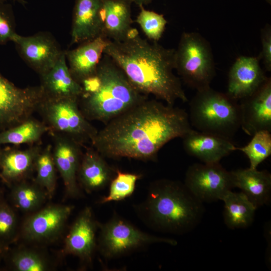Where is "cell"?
Masks as SVG:
<instances>
[{
    "label": "cell",
    "mask_w": 271,
    "mask_h": 271,
    "mask_svg": "<svg viewBox=\"0 0 271 271\" xmlns=\"http://www.w3.org/2000/svg\"><path fill=\"white\" fill-rule=\"evenodd\" d=\"M48 131L47 125L32 116L20 123L0 131V145H19L38 142Z\"/></svg>",
    "instance_id": "484cf974"
},
{
    "label": "cell",
    "mask_w": 271,
    "mask_h": 271,
    "mask_svg": "<svg viewBox=\"0 0 271 271\" xmlns=\"http://www.w3.org/2000/svg\"><path fill=\"white\" fill-rule=\"evenodd\" d=\"M237 101L210 87L197 91L189 103L190 124L198 131L231 140L241 126Z\"/></svg>",
    "instance_id": "5b68a950"
},
{
    "label": "cell",
    "mask_w": 271,
    "mask_h": 271,
    "mask_svg": "<svg viewBox=\"0 0 271 271\" xmlns=\"http://www.w3.org/2000/svg\"><path fill=\"white\" fill-rule=\"evenodd\" d=\"M4 249L5 248L0 245V255L2 254Z\"/></svg>",
    "instance_id": "74e56055"
},
{
    "label": "cell",
    "mask_w": 271,
    "mask_h": 271,
    "mask_svg": "<svg viewBox=\"0 0 271 271\" xmlns=\"http://www.w3.org/2000/svg\"><path fill=\"white\" fill-rule=\"evenodd\" d=\"M130 3H134L135 4L138 5L139 6H143L144 4H147L149 2H151L152 0H127Z\"/></svg>",
    "instance_id": "d590c367"
},
{
    "label": "cell",
    "mask_w": 271,
    "mask_h": 271,
    "mask_svg": "<svg viewBox=\"0 0 271 271\" xmlns=\"http://www.w3.org/2000/svg\"><path fill=\"white\" fill-rule=\"evenodd\" d=\"M18 35L10 5L0 2V45L13 42Z\"/></svg>",
    "instance_id": "836d02e7"
},
{
    "label": "cell",
    "mask_w": 271,
    "mask_h": 271,
    "mask_svg": "<svg viewBox=\"0 0 271 271\" xmlns=\"http://www.w3.org/2000/svg\"><path fill=\"white\" fill-rule=\"evenodd\" d=\"M241 126L252 136L261 130L271 132V79L264 82L252 94L240 99Z\"/></svg>",
    "instance_id": "5bb4252c"
},
{
    "label": "cell",
    "mask_w": 271,
    "mask_h": 271,
    "mask_svg": "<svg viewBox=\"0 0 271 271\" xmlns=\"http://www.w3.org/2000/svg\"><path fill=\"white\" fill-rule=\"evenodd\" d=\"M5 1H7V0H0V2H4ZM14 1H18L22 4L25 3V2L24 0H14Z\"/></svg>",
    "instance_id": "8d00e7d4"
},
{
    "label": "cell",
    "mask_w": 271,
    "mask_h": 271,
    "mask_svg": "<svg viewBox=\"0 0 271 271\" xmlns=\"http://www.w3.org/2000/svg\"><path fill=\"white\" fill-rule=\"evenodd\" d=\"M109 40L101 35L65 51L69 70L77 82L81 84L95 73Z\"/></svg>",
    "instance_id": "d6986e66"
},
{
    "label": "cell",
    "mask_w": 271,
    "mask_h": 271,
    "mask_svg": "<svg viewBox=\"0 0 271 271\" xmlns=\"http://www.w3.org/2000/svg\"><path fill=\"white\" fill-rule=\"evenodd\" d=\"M175 70L183 81L197 91L210 87L215 76L209 42L196 32H184L175 53Z\"/></svg>",
    "instance_id": "8992f818"
},
{
    "label": "cell",
    "mask_w": 271,
    "mask_h": 271,
    "mask_svg": "<svg viewBox=\"0 0 271 271\" xmlns=\"http://www.w3.org/2000/svg\"><path fill=\"white\" fill-rule=\"evenodd\" d=\"M17 222L14 210L6 202L0 201V245L5 248L6 243L14 236Z\"/></svg>",
    "instance_id": "d6a6232c"
},
{
    "label": "cell",
    "mask_w": 271,
    "mask_h": 271,
    "mask_svg": "<svg viewBox=\"0 0 271 271\" xmlns=\"http://www.w3.org/2000/svg\"><path fill=\"white\" fill-rule=\"evenodd\" d=\"M10 265L17 271H45L50 268L48 260L41 253L30 249H20L10 256Z\"/></svg>",
    "instance_id": "4dcf8cb0"
},
{
    "label": "cell",
    "mask_w": 271,
    "mask_h": 271,
    "mask_svg": "<svg viewBox=\"0 0 271 271\" xmlns=\"http://www.w3.org/2000/svg\"><path fill=\"white\" fill-rule=\"evenodd\" d=\"M222 201L224 202V221L228 228H243L252 224L257 208L242 192L230 191Z\"/></svg>",
    "instance_id": "d4e9b609"
},
{
    "label": "cell",
    "mask_w": 271,
    "mask_h": 271,
    "mask_svg": "<svg viewBox=\"0 0 271 271\" xmlns=\"http://www.w3.org/2000/svg\"><path fill=\"white\" fill-rule=\"evenodd\" d=\"M44 96L50 98H76L81 96V85L72 77L64 51L55 65L40 76Z\"/></svg>",
    "instance_id": "7402d4cb"
},
{
    "label": "cell",
    "mask_w": 271,
    "mask_h": 271,
    "mask_svg": "<svg viewBox=\"0 0 271 271\" xmlns=\"http://www.w3.org/2000/svg\"><path fill=\"white\" fill-rule=\"evenodd\" d=\"M184 184L202 203L222 200L233 188V177L220 163H195L187 169Z\"/></svg>",
    "instance_id": "30bf717a"
},
{
    "label": "cell",
    "mask_w": 271,
    "mask_h": 271,
    "mask_svg": "<svg viewBox=\"0 0 271 271\" xmlns=\"http://www.w3.org/2000/svg\"><path fill=\"white\" fill-rule=\"evenodd\" d=\"M36 176L35 182L44 189L50 197L54 193L56 185V168L52 155V146L42 149L35 165Z\"/></svg>",
    "instance_id": "83f0119b"
},
{
    "label": "cell",
    "mask_w": 271,
    "mask_h": 271,
    "mask_svg": "<svg viewBox=\"0 0 271 271\" xmlns=\"http://www.w3.org/2000/svg\"><path fill=\"white\" fill-rule=\"evenodd\" d=\"M54 146L52 155L57 170L67 194L72 197L80 195L77 174L83 152L81 145L73 139L58 133H51Z\"/></svg>",
    "instance_id": "7c38bea8"
},
{
    "label": "cell",
    "mask_w": 271,
    "mask_h": 271,
    "mask_svg": "<svg viewBox=\"0 0 271 271\" xmlns=\"http://www.w3.org/2000/svg\"><path fill=\"white\" fill-rule=\"evenodd\" d=\"M262 49L259 58L262 60L264 66L268 71H271V28L266 25L261 31Z\"/></svg>",
    "instance_id": "e575fe53"
},
{
    "label": "cell",
    "mask_w": 271,
    "mask_h": 271,
    "mask_svg": "<svg viewBox=\"0 0 271 271\" xmlns=\"http://www.w3.org/2000/svg\"><path fill=\"white\" fill-rule=\"evenodd\" d=\"M103 0H76L71 44H82L102 35Z\"/></svg>",
    "instance_id": "ac0fdd59"
},
{
    "label": "cell",
    "mask_w": 271,
    "mask_h": 271,
    "mask_svg": "<svg viewBox=\"0 0 271 271\" xmlns=\"http://www.w3.org/2000/svg\"><path fill=\"white\" fill-rule=\"evenodd\" d=\"M234 187L238 188L256 208L269 203L271 175L266 170L239 169L231 171Z\"/></svg>",
    "instance_id": "603a6c76"
},
{
    "label": "cell",
    "mask_w": 271,
    "mask_h": 271,
    "mask_svg": "<svg viewBox=\"0 0 271 271\" xmlns=\"http://www.w3.org/2000/svg\"><path fill=\"white\" fill-rule=\"evenodd\" d=\"M42 148L32 146L25 150L2 149L0 162V178L12 186L26 180L35 170L36 159Z\"/></svg>",
    "instance_id": "ffe728a7"
},
{
    "label": "cell",
    "mask_w": 271,
    "mask_h": 271,
    "mask_svg": "<svg viewBox=\"0 0 271 271\" xmlns=\"http://www.w3.org/2000/svg\"><path fill=\"white\" fill-rule=\"evenodd\" d=\"M44 97L40 85L20 88L0 73V131L31 117Z\"/></svg>",
    "instance_id": "9c48e42d"
},
{
    "label": "cell",
    "mask_w": 271,
    "mask_h": 271,
    "mask_svg": "<svg viewBox=\"0 0 271 271\" xmlns=\"http://www.w3.org/2000/svg\"><path fill=\"white\" fill-rule=\"evenodd\" d=\"M104 158L92 146L83 153L77 180L86 191L91 192L104 188L115 176L116 170L110 166Z\"/></svg>",
    "instance_id": "44dd1931"
},
{
    "label": "cell",
    "mask_w": 271,
    "mask_h": 271,
    "mask_svg": "<svg viewBox=\"0 0 271 271\" xmlns=\"http://www.w3.org/2000/svg\"><path fill=\"white\" fill-rule=\"evenodd\" d=\"M266 1L269 4H270L271 0H266Z\"/></svg>",
    "instance_id": "ab89813d"
},
{
    "label": "cell",
    "mask_w": 271,
    "mask_h": 271,
    "mask_svg": "<svg viewBox=\"0 0 271 271\" xmlns=\"http://www.w3.org/2000/svg\"><path fill=\"white\" fill-rule=\"evenodd\" d=\"M259 58L241 56L238 57L228 73L226 94L236 100L254 93L266 80Z\"/></svg>",
    "instance_id": "2e32d148"
},
{
    "label": "cell",
    "mask_w": 271,
    "mask_h": 271,
    "mask_svg": "<svg viewBox=\"0 0 271 271\" xmlns=\"http://www.w3.org/2000/svg\"><path fill=\"white\" fill-rule=\"evenodd\" d=\"M130 3L127 0H103L102 36L114 41L127 37L133 29Z\"/></svg>",
    "instance_id": "cb8c5ba5"
},
{
    "label": "cell",
    "mask_w": 271,
    "mask_h": 271,
    "mask_svg": "<svg viewBox=\"0 0 271 271\" xmlns=\"http://www.w3.org/2000/svg\"><path fill=\"white\" fill-rule=\"evenodd\" d=\"M136 22L140 26L147 38L151 41L158 42L162 37L167 21L162 14L145 9L143 6Z\"/></svg>",
    "instance_id": "1f68e13d"
},
{
    "label": "cell",
    "mask_w": 271,
    "mask_h": 271,
    "mask_svg": "<svg viewBox=\"0 0 271 271\" xmlns=\"http://www.w3.org/2000/svg\"><path fill=\"white\" fill-rule=\"evenodd\" d=\"M99 229L97 248L106 259L119 257L154 243L177 244L175 239L143 231L116 214L106 222L99 223Z\"/></svg>",
    "instance_id": "ba28073f"
},
{
    "label": "cell",
    "mask_w": 271,
    "mask_h": 271,
    "mask_svg": "<svg viewBox=\"0 0 271 271\" xmlns=\"http://www.w3.org/2000/svg\"><path fill=\"white\" fill-rule=\"evenodd\" d=\"M78 99L44 96L37 110L51 133L67 136L84 146L92 142L98 130L82 113Z\"/></svg>",
    "instance_id": "52a82bcc"
},
{
    "label": "cell",
    "mask_w": 271,
    "mask_h": 271,
    "mask_svg": "<svg viewBox=\"0 0 271 271\" xmlns=\"http://www.w3.org/2000/svg\"><path fill=\"white\" fill-rule=\"evenodd\" d=\"M99 223L94 219L91 208L85 207L78 215L66 236L64 250L90 263L97 248L96 232Z\"/></svg>",
    "instance_id": "9a60e30c"
},
{
    "label": "cell",
    "mask_w": 271,
    "mask_h": 271,
    "mask_svg": "<svg viewBox=\"0 0 271 271\" xmlns=\"http://www.w3.org/2000/svg\"><path fill=\"white\" fill-rule=\"evenodd\" d=\"M72 210L71 206L53 205L37 211L25 221L23 236L34 242L54 239L62 231Z\"/></svg>",
    "instance_id": "4fadbf2b"
},
{
    "label": "cell",
    "mask_w": 271,
    "mask_h": 271,
    "mask_svg": "<svg viewBox=\"0 0 271 271\" xmlns=\"http://www.w3.org/2000/svg\"><path fill=\"white\" fill-rule=\"evenodd\" d=\"M175 53V49L143 39L134 28L123 40H109L104 50L138 91L171 105L177 100L188 101L180 79L173 72Z\"/></svg>",
    "instance_id": "7a4b0ae2"
},
{
    "label": "cell",
    "mask_w": 271,
    "mask_h": 271,
    "mask_svg": "<svg viewBox=\"0 0 271 271\" xmlns=\"http://www.w3.org/2000/svg\"><path fill=\"white\" fill-rule=\"evenodd\" d=\"M13 42L23 59L40 76L48 72L64 52L52 36L44 33L18 34Z\"/></svg>",
    "instance_id": "8fae6325"
},
{
    "label": "cell",
    "mask_w": 271,
    "mask_h": 271,
    "mask_svg": "<svg viewBox=\"0 0 271 271\" xmlns=\"http://www.w3.org/2000/svg\"><path fill=\"white\" fill-rule=\"evenodd\" d=\"M81 85L83 91L78 103L82 113L89 121L104 124L148 98L104 54L95 73Z\"/></svg>",
    "instance_id": "277c9868"
},
{
    "label": "cell",
    "mask_w": 271,
    "mask_h": 271,
    "mask_svg": "<svg viewBox=\"0 0 271 271\" xmlns=\"http://www.w3.org/2000/svg\"><path fill=\"white\" fill-rule=\"evenodd\" d=\"M191 129L185 110L147 98L105 124L91 144L104 158L154 160L167 143Z\"/></svg>",
    "instance_id": "6da1fadb"
},
{
    "label": "cell",
    "mask_w": 271,
    "mask_h": 271,
    "mask_svg": "<svg viewBox=\"0 0 271 271\" xmlns=\"http://www.w3.org/2000/svg\"><path fill=\"white\" fill-rule=\"evenodd\" d=\"M182 139L184 150L203 163H220L236 151L231 140L191 129Z\"/></svg>",
    "instance_id": "e0dca14e"
},
{
    "label": "cell",
    "mask_w": 271,
    "mask_h": 271,
    "mask_svg": "<svg viewBox=\"0 0 271 271\" xmlns=\"http://www.w3.org/2000/svg\"><path fill=\"white\" fill-rule=\"evenodd\" d=\"M11 196L14 205L25 212L37 210L45 202L48 196L46 191L35 182L26 180L12 185Z\"/></svg>",
    "instance_id": "4316f807"
},
{
    "label": "cell",
    "mask_w": 271,
    "mask_h": 271,
    "mask_svg": "<svg viewBox=\"0 0 271 271\" xmlns=\"http://www.w3.org/2000/svg\"><path fill=\"white\" fill-rule=\"evenodd\" d=\"M141 177L140 174L123 172L117 169L109 184L108 194L100 200V203L119 201L129 197L134 191L136 183Z\"/></svg>",
    "instance_id": "f1b7e54d"
},
{
    "label": "cell",
    "mask_w": 271,
    "mask_h": 271,
    "mask_svg": "<svg viewBox=\"0 0 271 271\" xmlns=\"http://www.w3.org/2000/svg\"><path fill=\"white\" fill-rule=\"evenodd\" d=\"M138 217L152 229L183 234L194 229L204 213L203 203L182 183L162 179L150 185L146 198L134 205Z\"/></svg>",
    "instance_id": "3957f363"
},
{
    "label": "cell",
    "mask_w": 271,
    "mask_h": 271,
    "mask_svg": "<svg viewBox=\"0 0 271 271\" xmlns=\"http://www.w3.org/2000/svg\"><path fill=\"white\" fill-rule=\"evenodd\" d=\"M251 141L245 146L236 147V150L243 153L250 163L249 168L257 169L258 166L271 154V134L268 130L255 133Z\"/></svg>",
    "instance_id": "f546056e"
},
{
    "label": "cell",
    "mask_w": 271,
    "mask_h": 271,
    "mask_svg": "<svg viewBox=\"0 0 271 271\" xmlns=\"http://www.w3.org/2000/svg\"><path fill=\"white\" fill-rule=\"evenodd\" d=\"M2 151V149L1 148V145H0V162H1V158Z\"/></svg>",
    "instance_id": "f35d334b"
}]
</instances>
